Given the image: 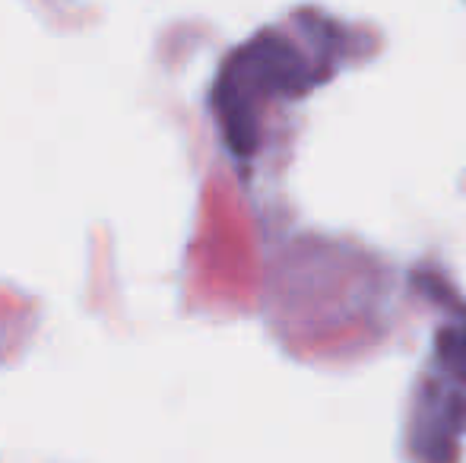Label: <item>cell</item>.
<instances>
[{
  "label": "cell",
  "instance_id": "6da1fadb",
  "mask_svg": "<svg viewBox=\"0 0 466 463\" xmlns=\"http://www.w3.org/2000/svg\"><path fill=\"white\" fill-rule=\"evenodd\" d=\"M295 74H299V57L277 35H264L228 64L226 76L216 86V112L226 124L228 143L241 156H248L254 149L251 93L254 89L267 93V89L289 86L295 80Z\"/></svg>",
  "mask_w": 466,
  "mask_h": 463
},
{
  "label": "cell",
  "instance_id": "7a4b0ae2",
  "mask_svg": "<svg viewBox=\"0 0 466 463\" xmlns=\"http://www.w3.org/2000/svg\"><path fill=\"white\" fill-rule=\"evenodd\" d=\"M435 349H438V362L448 368V375L466 381V317L454 324H444L438 330Z\"/></svg>",
  "mask_w": 466,
  "mask_h": 463
}]
</instances>
